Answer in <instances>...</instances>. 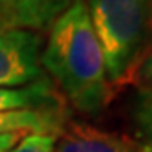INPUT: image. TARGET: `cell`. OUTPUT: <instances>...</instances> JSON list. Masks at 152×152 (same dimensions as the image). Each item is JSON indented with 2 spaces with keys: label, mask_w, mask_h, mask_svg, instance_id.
<instances>
[{
  "label": "cell",
  "mask_w": 152,
  "mask_h": 152,
  "mask_svg": "<svg viewBox=\"0 0 152 152\" xmlns=\"http://www.w3.org/2000/svg\"><path fill=\"white\" fill-rule=\"evenodd\" d=\"M40 66L79 112L99 114L106 106L110 83L84 0H73L51 24Z\"/></svg>",
  "instance_id": "1"
},
{
  "label": "cell",
  "mask_w": 152,
  "mask_h": 152,
  "mask_svg": "<svg viewBox=\"0 0 152 152\" xmlns=\"http://www.w3.org/2000/svg\"><path fill=\"white\" fill-rule=\"evenodd\" d=\"M103 51L106 77L119 84L134 73L152 31V0H84Z\"/></svg>",
  "instance_id": "2"
},
{
  "label": "cell",
  "mask_w": 152,
  "mask_h": 152,
  "mask_svg": "<svg viewBox=\"0 0 152 152\" xmlns=\"http://www.w3.org/2000/svg\"><path fill=\"white\" fill-rule=\"evenodd\" d=\"M40 53V33L0 26V88H22L42 79Z\"/></svg>",
  "instance_id": "3"
},
{
  "label": "cell",
  "mask_w": 152,
  "mask_h": 152,
  "mask_svg": "<svg viewBox=\"0 0 152 152\" xmlns=\"http://www.w3.org/2000/svg\"><path fill=\"white\" fill-rule=\"evenodd\" d=\"M53 152H143V148L134 137L73 121L55 137Z\"/></svg>",
  "instance_id": "4"
},
{
  "label": "cell",
  "mask_w": 152,
  "mask_h": 152,
  "mask_svg": "<svg viewBox=\"0 0 152 152\" xmlns=\"http://www.w3.org/2000/svg\"><path fill=\"white\" fill-rule=\"evenodd\" d=\"M73 4V0H0V26L44 31Z\"/></svg>",
  "instance_id": "5"
},
{
  "label": "cell",
  "mask_w": 152,
  "mask_h": 152,
  "mask_svg": "<svg viewBox=\"0 0 152 152\" xmlns=\"http://www.w3.org/2000/svg\"><path fill=\"white\" fill-rule=\"evenodd\" d=\"M64 106L46 108H24V110H4L0 112V136L2 134H40V136H59L66 125Z\"/></svg>",
  "instance_id": "6"
},
{
  "label": "cell",
  "mask_w": 152,
  "mask_h": 152,
  "mask_svg": "<svg viewBox=\"0 0 152 152\" xmlns=\"http://www.w3.org/2000/svg\"><path fill=\"white\" fill-rule=\"evenodd\" d=\"M46 106H62V101L51 83L44 77L22 88H0V112Z\"/></svg>",
  "instance_id": "7"
},
{
  "label": "cell",
  "mask_w": 152,
  "mask_h": 152,
  "mask_svg": "<svg viewBox=\"0 0 152 152\" xmlns=\"http://www.w3.org/2000/svg\"><path fill=\"white\" fill-rule=\"evenodd\" d=\"M134 119L141 148L143 152H152V86L139 92L134 106Z\"/></svg>",
  "instance_id": "8"
},
{
  "label": "cell",
  "mask_w": 152,
  "mask_h": 152,
  "mask_svg": "<svg viewBox=\"0 0 152 152\" xmlns=\"http://www.w3.org/2000/svg\"><path fill=\"white\" fill-rule=\"evenodd\" d=\"M53 145H55V136L29 134L22 137V141L9 152H53Z\"/></svg>",
  "instance_id": "9"
},
{
  "label": "cell",
  "mask_w": 152,
  "mask_h": 152,
  "mask_svg": "<svg viewBox=\"0 0 152 152\" xmlns=\"http://www.w3.org/2000/svg\"><path fill=\"white\" fill-rule=\"evenodd\" d=\"M22 137H26L24 134L18 132H11V134H2L0 136V152H9L15 145H18Z\"/></svg>",
  "instance_id": "10"
},
{
  "label": "cell",
  "mask_w": 152,
  "mask_h": 152,
  "mask_svg": "<svg viewBox=\"0 0 152 152\" xmlns=\"http://www.w3.org/2000/svg\"><path fill=\"white\" fill-rule=\"evenodd\" d=\"M141 75H143V79L147 83H150V86H152V48H150L148 55L143 62V66H141Z\"/></svg>",
  "instance_id": "11"
}]
</instances>
